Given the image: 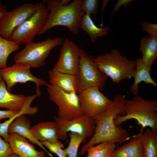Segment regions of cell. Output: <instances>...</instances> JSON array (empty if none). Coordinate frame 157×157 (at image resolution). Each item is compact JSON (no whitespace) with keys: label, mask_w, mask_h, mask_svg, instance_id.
<instances>
[{"label":"cell","mask_w":157,"mask_h":157,"mask_svg":"<svg viewBox=\"0 0 157 157\" xmlns=\"http://www.w3.org/2000/svg\"><path fill=\"white\" fill-rule=\"evenodd\" d=\"M126 99L124 95H116L107 110L93 119L95 125L94 134L82 147L80 155H84L89 148L101 143L110 142L121 143L130 138L127 131L116 126L115 123L117 115H125L123 107Z\"/></svg>","instance_id":"6da1fadb"},{"label":"cell","mask_w":157,"mask_h":157,"mask_svg":"<svg viewBox=\"0 0 157 157\" xmlns=\"http://www.w3.org/2000/svg\"><path fill=\"white\" fill-rule=\"evenodd\" d=\"M49 12L44 27L38 35H42L57 26L65 27L72 33L78 34L81 19L85 14L81 8V0H74L68 5H62L60 0H44Z\"/></svg>","instance_id":"7a4b0ae2"},{"label":"cell","mask_w":157,"mask_h":157,"mask_svg":"<svg viewBox=\"0 0 157 157\" xmlns=\"http://www.w3.org/2000/svg\"><path fill=\"white\" fill-rule=\"evenodd\" d=\"M125 115H119L115 118V123L119 126L124 122L134 119L138 125L141 126L140 132L145 128H150L157 133V101L144 99L136 95L131 99H126L123 107Z\"/></svg>","instance_id":"3957f363"},{"label":"cell","mask_w":157,"mask_h":157,"mask_svg":"<svg viewBox=\"0 0 157 157\" xmlns=\"http://www.w3.org/2000/svg\"><path fill=\"white\" fill-rule=\"evenodd\" d=\"M94 60L100 71L114 82L117 83L133 77L135 60L122 55L117 49H112L110 52L99 55Z\"/></svg>","instance_id":"277c9868"},{"label":"cell","mask_w":157,"mask_h":157,"mask_svg":"<svg viewBox=\"0 0 157 157\" xmlns=\"http://www.w3.org/2000/svg\"><path fill=\"white\" fill-rule=\"evenodd\" d=\"M64 41L62 37H50L38 42H31L26 44L19 52L15 53L13 60L15 63H22L31 68H38L44 66L51 50L62 45Z\"/></svg>","instance_id":"5b68a950"},{"label":"cell","mask_w":157,"mask_h":157,"mask_svg":"<svg viewBox=\"0 0 157 157\" xmlns=\"http://www.w3.org/2000/svg\"><path fill=\"white\" fill-rule=\"evenodd\" d=\"M51 101L58 107V117L71 120L83 115L82 106L78 94L65 92L47 83L45 85Z\"/></svg>","instance_id":"8992f818"},{"label":"cell","mask_w":157,"mask_h":157,"mask_svg":"<svg viewBox=\"0 0 157 157\" xmlns=\"http://www.w3.org/2000/svg\"><path fill=\"white\" fill-rule=\"evenodd\" d=\"M49 12L43 3H38L36 12L17 27L9 40L19 45L31 42L42 29L46 22Z\"/></svg>","instance_id":"52a82bcc"},{"label":"cell","mask_w":157,"mask_h":157,"mask_svg":"<svg viewBox=\"0 0 157 157\" xmlns=\"http://www.w3.org/2000/svg\"><path fill=\"white\" fill-rule=\"evenodd\" d=\"M80 61L78 75L79 80L78 93L87 88L94 87L103 90L108 77L102 72L94 58L79 47Z\"/></svg>","instance_id":"ba28073f"},{"label":"cell","mask_w":157,"mask_h":157,"mask_svg":"<svg viewBox=\"0 0 157 157\" xmlns=\"http://www.w3.org/2000/svg\"><path fill=\"white\" fill-rule=\"evenodd\" d=\"M31 68L25 63H15L11 66L0 69V75L5 82L9 92H11V88L17 83H26L30 81L35 84L37 95H41L40 87L46 85L47 83L34 76L31 72Z\"/></svg>","instance_id":"9c48e42d"},{"label":"cell","mask_w":157,"mask_h":157,"mask_svg":"<svg viewBox=\"0 0 157 157\" xmlns=\"http://www.w3.org/2000/svg\"><path fill=\"white\" fill-rule=\"evenodd\" d=\"M38 3H24L6 13L0 20V35L9 40L17 27L32 16L37 11Z\"/></svg>","instance_id":"30bf717a"},{"label":"cell","mask_w":157,"mask_h":157,"mask_svg":"<svg viewBox=\"0 0 157 157\" xmlns=\"http://www.w3.org/2000/svg\"><path fill=\"white\" fill-rule=\"evenodd\" d=\"M81 101L83 114L94 119L109 107L112 102L97 87L85 89L78 93Z\"/></svg>","instance_id":"8fae6325"},{"label":"cell","mask_w":157,"mask_h":157,"mask_svg":"<svg viewBox=\"0 0 157 157\" xmlns=\"http://www.w3.org/2000/svg\"><path fill=\"white\" fill-rule=\"evenodd\" d=\"M59 127L58 138L65 140L68 132L78 133L82 137L83 141L91 137L94 133L95 125L94 119L84 115L71 120H66L54 117Z\"/></svg>","instance_id":"7c38bea8"},{"label":"cell","mask_w":157,"mask_h":157,"mask_svg":"<svg viewBox=\"0 0 157 157\" xmlns=\"http://www.w3.org/2000/svg\"><path fill=\"white\" fill-rule=\"evenodd\" d=\"M60 50L59 59L52 70L78 75L80 61L79 47L66 38Z\"/></svg>","instance_id":"4fadbf2b"},{"label":"cell","mask_w":157,"mask_h":157,"mask_svg":"<svg viewBox=\"0 0 157 157\" xmlns=\"http://www.w3.org/2000/svg\"><path fill=\"white\" fill-rule=\"evenodd\" d=\"M37 96L13 94L8 91L4 81L0 82V108L19 112L31 108V104Z\"/></svg>","instance_id":"5bb4252c"},{"label":"cell","mask_w":157,"mask_h":157,"mask_svg":"<svg viewBox=\"0 0 157 157\" xmlns=\"http://www.w3.org/2000/svg\"><path fill=\"white\" fill-rule=\"evenodd\" d=\"M8 142L13 153L19 157H44V156L43 151L37 150L33 144L17 134H9Z\"/></svg>","instance_id":"9a60e30c"},{"label":"cell","mask_w":157,"mask_h":157,"mask_svg":"<svg viewBox=\"0 0 157 157\" xmlns=\"http://www.w3.org/2000/svg\"><path fill=\"white\" fill-rule=\"evenodd\" d=\"M49 83L67 92L78 93L79 80L78 75H74L49 70Z\"/></svg>","instance_id":"2e32d148"},{"label":"cell","mask_w":157,"mask_h":157,"mask_svg":"<svg viewBox=\"0 0 157 157\" xmlns=\"http://www.w3.org/2000/svg\"><path fill=\"white\" fill-rule=\"evenodd\" d=\"M31 122L24 115L17 117L10 124L8 132L9 134H17L26 139L33 144H37L45 151L51 157H54L43 145L41 142L35 139L31 132Z\"/></svg>","instance_id":"e0dca14e"},{"label":"cell","mask_w":157,"mask_h":157,"mask_svg":"<svg viewBox=\"0 0 157 157\" xmlns=\"http://www.w3.org/2000/svg\"><path fill=\"white\" fill-rule=\"evenodd\" d=\"M30 130L35 138L41 142L58 140L59 127L55 120L41 122L31 127Z\"/></svg>","instance_id":"ac0fdd59"},{"label":"cell","mask_w":157,"mask_h":157,"mask_svg":"<svg viewBox=\"0 0 157 157\" xmlns=\"http://www.w3.org/2000/svg\"><path fill=\"white\" fill-rule=\"evenodd\" d=\"M135 67L133 74V83L130 88V91L134 95H138L139 84L143 82L148 84L157 87V85L151 78L149 68L144 63L141 58H138L135 60Z\"/></svg>","instance_id":"d6986e66"},{"label":"cell","mask_w":157,"mask_h":157,"mask_svg":"<svg viewBox=\"0 0 157 157\" xmlns=\"http://www.w3.org/2000/svg\"><path fill=\"white\" fill-rule=\"evenodd\" d=\"M111 157H145L140 141L136 135L129 142L116 148Z\"/></svg>","instance_id":"ffe728a7"},{"label":"cell","mask_w":157,"mask_h":157,"mask_svg":"<svg viewBox=\"0 0 157 157\" xmlns=\"http://www.w3.org/2000/svg\"><path fill=\"white\" fill-rule=\"evenodd\" d=\"M140 49L143 62L151 69L157 58V38L149 36L141 39Z\"/></svg>","instance_id":"44dd1931"},{"label":"cell","mask_w":157,"mask_h":157,"mask_svg":"<svg viewBox=\"0 0 157 157\" xmlns=\"http://www.w3.org/2000/svg\"><path fill=\"white\" fill-rule=\"evenodd\" d=\"M79 27L87 33L92 42H94L99 37L107 35L109 30L108 26L99 27L97 26L92 19L91 15L88 14H85L82 16Z\"/></svg>","instance_id":"7402d4cb"},{"label":"cell","mask_w":157,"mask_h":157,"mask_svg":"<svg viewBox=\"0 0 157 157\" xmlns=\"http://www.w3.org/2000/svg\"><path fill=\"white\" fill-rule=\"evenodd\" d=\"M136 135L140 141L145 157H157V133L147 128L144 132Z\"/></svg>","instance_id":"603a6c76"},{"label":"cell","mask_w":157,"mask_h":157,"mask_svg":"<svg viewBox=\"0 0 157 157\" xmlns=\"http://www.w3.org/2000/svg\"><path fill=\"white\" fill-rule=\"evenodd\" d=\"M116 146L115 143L111 142L101 143L89 148L86 157H111Z\"/></svg>","instance_id":"cb8c5ba5"},{"label":"cell","mask_w":157,"mask_h":157,"mask_svg":"<svg viewBox=\"0 0 157 157\" xmlns=\"http://www.w3.org/2000/svg\"><path fill=\"white\" fill-rule=\"evenodd\" d=\"M20 49L19 45L15 42L4 39L0 35V69L8 66L7 61L9 55Z\"/></svg>","instance_id":"d4e9b609"},{"label":"cell","mask_w":157,"mask_h":157,"mask_svg":"<svg viewBox=\"0 0 157 157\" xmlns=\"http://www.w3.org/2000/svg\"><path fill=\"white\" fill-rule=\"evenodd\" d=\"M38 111L37 106L33 107L30 108L24 109L13 116L3 123H0V136L2 137L4 140L8 142L9 134L8 132L9 126L12 122L18 117L22 115H33Z\"/></svg>","instance_id":"484cf974"},{"label":"cell","mask_w":157,"mask_h":157,"mask_svg":"<svg viewBox=\"0 0 157 157\" xmlns=\"http://www.w3.org/2000/svg\"><path fill=\"white\" fill-rule=\"evenodd\" d=\"M70 138L68 147L64 149V151L68 157H78V148L80 144L84 141L81 136L79 134L73 132L69 133Z\"/></svg>","instance_id":"4316f807"},{"label":"cell","mask_w":157,"mask_h":157,"mask_svg":"<svg viewBox=\"0 0 157 157\" xmlns=\"http://www.w3.org/2000/svg\"><path fill=\"white\" fill-rule=\"evenodd\" d=\"M44 147L48 148L50 151L56 154L58 157H66L63 143L58 140L55 142L46 141L41 142Z\"/></svg>","instance_id":"83f0119b"},{"label":"cell","mask_w":157,"mask_h":157,"mask_svg":"<svg viewBox=\"0 0 157 157\" xmlns=\"http://www.w3.org/2000/svg\"><path fill=\"white\" fill-rule=\"evenodd\" d=\"M98 0H81V8L85 14H96L98 11Z\"/></svg>","instance_id":"f1b7e54d"},{"label":"cell","mask_w":157,"mask_h":157,"mask_svg":"<svg viewBox=\"0 0 157 157\" xmlns=\"http://www.w3.org/2000/svg\"><path fill=\"white\" fill-rule=\"evenodd\" d=\"M142 30L148 33L150 36L157 38V24L148 23L145 21L141 23Z\"/></svg>","instance_id":"f546056e"},{"label":"cell","mask_w":157,"mask_h":157,"mask_svg":"<svg viewBox=\"0 0 157 157\" xmlns=\"http://www.w3.org/2000/svg\"><path fill=\"white\" fill-rule=\"evenodd\" d=\"M13 153L9 143L3 140L0 136V157H7Z\"/></svg>","instance_id":"4dcf8cb0"},{"label":"cell","mask_w":157,"mask_h":157,"mask_svg":"<svg viewBox=\"0 0 157 157\" xmlns=\"http://www.w3.org/2000/svg\"><path fill=\"white\" fill-rule=\"evenodd\" d=\"M133 1L132 0H118L117 3L115 4L110 17L112 18L115 13L118 11L120 7L122 6L125 8L128 7Z\"/></svg>","instance_id":"1f68e13d"},{"label":"cell","mask_w":157,"mask_h":157,"mask_svg":"<svg viewBox=\"0 0 157 157\" xmlns=\"http://www.w3.org/2000/svg\"><path fill=\"white\" fill-rule=\"evenodd\" d=\"M18 112L10 110H0V120L9 118Z\"/></svg>","instance_id":"d6a6232c"},{"label":"cell","mask_w":157,"mask_h":157,"mask_svg":"<svg viewBox=\"0 0 157 157\" xmlns=\"http://www.w3.org/2000/svg\"><path fill=\"white\" fill-rule=\"evenodd\" d=\"M7 11L6 6L0 3V20Z\"/></svg>","instance_id":"836d02e7"},{"label":"cell","mask_w":157,"mask_h":157,"mask_svg":"<svg viewBox=\"0 0 157 157\" xmlns=\"http://www.w3.org/2000/svg\"><path fill=\"white\" fill-rule=\"evenodd\" d=\"M7 157H19L15 153H13L8 156Z\"/></svg>","instance_id":"e575fe53"},{"label":"cell","mask_w":157,"mask_h":157,"mask_svg":"<svg viewBox=\"0 0 157 157\" xmlns=\"http://www.w3.org/2000/svg\"><path fill=\"white\" fill-rule=\"evenodd\" d=\"M3 81H4L3 80V79H2V77H1V76L0 75V82Z\"/></svg>","instance_id":"d590c367"}]
</instances>
